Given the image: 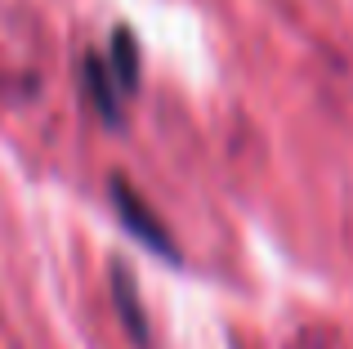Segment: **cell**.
Returning a JSON list of instances; mask_svg holds the SVG:
<instances>
[{
    "label": "cell",
    "mask_w": 353,
    "mask_h": 349,
    "mask_svg": "<svg viewBox=\"0 0 353 349\" xmlns=\"http://www.w3.org/2000/svg\"><path fill=\"white\" fill-rule=\"evenodd\" d=\"M112 300L121 309V323H125V332L134 336L139 345H148V318H143V300H139L134 291V278H130L125 264H112Z\"/></svg>",
    "instance_id": "3"
},
{
    "label": "cell",
    "mask_w": 353,
    "mask_h": 349,
    "mask_svg": "<svg viewBox=\"0 0 353 349\" xmlns=\"http://www.w3.org/2000/svg\"><path fill=\"white\" fill-rule=\"evenodd\" d=\"M108 68H112V81L121 86V94H134V90H139V41H134L130 27H117V32H112Z\"/></svg>",
    "instance_id": "4"
},
{
    "label": "cell",
    "mask_w": 353,
    "mask_h": 349,
    "mask_svg": "<svg viewBox=\"0 0 353 349\" xmlns=\"http://www.w3.org/2000/svg\"><path fill=\"white\" fill-rule=\"evenodd\" d=\"M81 77H85V94L90 103L99 108V117L103 121H121V86L112 81V68H108V59H99V54H85V68H81Z\"/></svg>",
    "instance_id": "2"
},
{
    "label": "cell",
    "mask_w": 353,
    "mask_h": 349,
    "mask_svg": "<svg viewBox=\"0 0 353 349\" xmlns=\"http://www.w3.org/2000/svg\"><path fill=\"white\" fill-rule=\"evenodd\" d=\"M108 192H112V206H117L121 224H125L130 233H134L139 242L148 246V251H157V255H170V260H174V237L165 233V224L152 215V206H148V201L139 197L134 188H130V179H121V174H112Z\"/></svg>",
    "instance_id": "1"
}]
</instances>
